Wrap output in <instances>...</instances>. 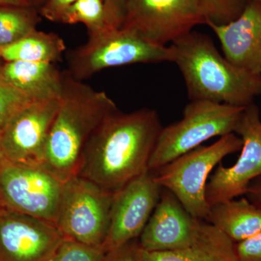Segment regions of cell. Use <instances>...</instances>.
Wrapping results in <instances>:
<instances>
[{
	"label": "cell",
	"instance_id": "obj_1",
	"mask_svg": "<svg viewBox=\"0 0 261 261\" xmlns=\"http://www.w3.org/2000/svg\"><path fill=\"white\" fill-rule=\"evenodd\" d=\"M157 111L119 110L98 126L84 149L78 176L116 192L148 171L151 154L162 129Z\"/></svg>",
	"mask_w": 261,
	"mask_h": 261
},
{
	"label": "cell",
	"instance_id": "obj_2",
	"mask_svg": "<svg viewBox=\"0 0 261 261\" xmlns=\"http://www.w3.org/2000/svg\"><path fill=\"white\" fill-rule=\"evenodd\" d=\"M63 91L51 124L43 167L65 182L78 175L84 149L102 122L118 111L114 101L63 71Z\"/></svg>",
	"mask_w": 261,
	"mask_h": 261
},
{
	"label": "cell",
	"instance_id": "obj_3",
	"mask_svg": "<svg viewBox=\"0 0 261 261\" xmlns=\"http://www.w3.org/2000/svg\"><path fill=\"white\" fill-rule=\"evenodd\" d=\"M168 47L190 100L245 108L261 95V75L230 63L206 34L192 31Z\"/></svg>",
	"mask_w": 261,
	"mask_h": 261
},
{
	"label": "cell",
	"instance_id": "obj_4",
	"mask_svg": "<svg viewBox=\"0 0 261 261\" xmlns=\"http://www.w3.org/2000/svg\"><path fill=\"white\" fill-rule=\"evenodd\" d=\"M245 108L191 101L184 110L180 121L161 129L149 159V171L154 172L213 137L236 133Z\"/></svg>",
	"mask_w": 261,
	"mask_h": 261
},
{
	"label": "cell",
	"instance_id": "obj_5",
	"mask_svg": "<svg viewBox=\"0 0 261 261\" xmlns=\"http://www.w3.org/2000/svg\"><path fill=\"white\" fill-rule=\"evenodd\" d=\"M242 147L241 137L229 134L211 145H200L181 154L152 173L158 183L171 192L189 214L195 219L205 220L211 208L206 187L211 171L225 157Z\"/></svg>",
	"mask_w": 261,
	"mask_h": 261
},
{
	"label": "cell",
	"instance_id": "obj_6",
	"mask_svg": "<svg viewBox=\"0 0 261 261\" xmlns=\"http://www.w3.org/2000/svg\"><path fill=\"white\" fill-rule=\"evenodd\" d=\"M162 62H171L168 46L152 44L121 27L89 34L85 44L68 51L67 70L75 80L83 81L112 67Z\"/></svg>",
	"mask_w": 261,
	"mask_h": 261
},
{
	"label": "cell",
	"instance_id": "obj_7",
	"mask_svg": "<svg viewBox=\"0 0 261 261\" xmlns=\"http://www.w3.org/2000/svg\"><path fill=\"white\" fill-rule=\"evenodd\" d=\"M114 193L78 175L69 178L64 182L57 228L65 238L102 248Z\"/></svg>",
	"mask_w": 261,
	"mask_h": 261
},
{
	"label": "cell",
	"instance_id": "obj_8",
	"mask_svg": "<svg viewBox=\"0 0 261 261\" xmlns=\"http://www.w3.org/2000/svg\"><path fill=\"white\" fill-rule=\"evenodd\" d=\"M64 182L43 166L12 162L0 154V207L56 224Z\"/></svg>",
	"mask_w": 261,
	"mask_h": 261
},
{
	"label": "cell",
	"instance_id": "obj_9",
	"mask_svg": "<svg viewBox=\"0 0 261 261\" xmlns=\"http://www.w3.org/2000/svg\"><path fill=\"white\" fill-rule=\"evenodd\" d=\"M200 24L206 18L197 0H127L121 27L166 47Z\"/></svg>",
	"mask_w": 261,
	"mask_h": 261
},
{
	"label": "cell",
	"instance_id": "obj_10",
	"mask_svg": "<svg viewBox=\"0 0 261 261\" xmlns=\"http://www.w3.org/2000/svg\"><path fill=\"white\" fill-rule=\"evenodd\" d=\"M242 140L241 154L235 164L218 166L206 187L210 206L245 195L249 185L261 176V120L254 103L245 107L236 130Z\"/></svg>",
	"mask_w": 261,
	"mask_h": 261
},
{
	"label": "cell",
	"instance_id": "obj_11",
	"mask_svg": "<svg viewBox=\"0 0 261 261\" xmlns=\"http://www.w3.org/2000/svg\"><path fill=\"white\" fill-rule=\"evenodd\" d=\"M163 187L154 173L145 171L114 193L104 252L111 251L140 236L155 208Z\"/></svg>",
	"mask_w": 261,
	"mask_h": 261
},
{
	"label": "cell",
	"instance_id": "obj_12",
	"mask_svg": "<svg viewBox=\"0 0 261 261\" xmlns=\"http://www.w3.org/2000/svg\"><path fill=\"white\" fill-rule=\"evenodd\" d=\"M60 99L32 102L2 128L0 154L12 162L43 166L44 152Z\"/></svg>",
	"mask_w": 261,
	"mask_h": 261
},
{
	"label": "cell",
	"instance_id": "obj_13",
	"mask_svg": "<svg viewBox=\"0 0 261 261\" xmlns=\"http://www.w3.org/2000/svg\"><path fill=\"white\" fill-rule=\"evenodd\" d=\"M65 239L53 223L0 208V261H50Z\"/></svg>",
	"mask_w": 261,
	"mask_h": 261
},
{
	"label": "cell",
	"instance_id": "obj_14",
	"mask_svg": "<svg viewBox=\"0 0 261 261\" xmlns=\"http://www.w3.org/2000/svg\"><path fill=\"white\" fill-rule=\"evenodd\" d=\"M197 219L187 212L171 192L163 188L159 202L141 233L139 243L148 252L169 251L187 246Z\"/></svg>",
	"mask_w": 261,
	"mask_h": 261
},
{
	"label": "cell",
	"instance_id": "obj_15",
	"mask_svg": "<svg viewBox=\"0 0 261 261\" xmlns=\"http://www.w3.org/2000/svg\"><path fill=\"white\" fill-rule=\"evenodd\" d=\"M230 63L261 75V3L252 0L236 20L225 25L207 23Z\"/></svg>",
	"mask_w": 261,
	"mask_h": 261
},
{
	"label": "cell",
	"instance_id": "obj_16",
	"mask_svg": "<svg viewBox=\"0 0 261 261\" xmlns=\"http://www.w3.org/2000/svg\"><path fill=\"white\" fill-rule=\"evenodd\" d=\"M0 78L18 89L32 102L61 99L63 71L54 63L5 62L0 65Z\"/></svg>",
	"mask_w": 261,
	"mask_h": 261
},
{
	"label": "cell",
	"instance_id": "obj_17",
	"mask_svg": "<svg viewBox=\"0 0 261 261\" xmlns=\"http://www.w3.org/2000/svg\"><path fill=\"white\" fill-rule=\"evenodd\" d=\"M142 261H238L234 243L205 220L197 219L195 235L187 246L169 251L142 250Z\"/></svg>",
	"mask_w": 261,
	"mask_h": 261
},
{
	"label": "cell",
	"instance_id": "obj_18",
	"mask_svg": "<svg viewBox=\"0 0 261 261\" xmlns=\"http://www.w3.org/2000/svg\"><path fill=\"white\" fill-rule=\"evenodd\" d=\"M205 221L239 243L261 231V209L245 197L232 199L211 205Z\"/></svg>",
	"mask_w": 261,
	"mask_h": 261
},
{
	"label": "cell",
	"instance_id": "obj_19",
	"mask_svg": "<svg viewBox=\"0 0 261 261\" xmlns=\"http://www.w3.org/2000/svg\"><path fill=\"white\" fill-rule=\"evenodd\" d=\"M66 50L64 40L58 34L33 31L18 42L0 47L5 62L24 61L56 63L63 59Z\"/></svg>",
	"mask_w": 261,
	"mask_h": 261
},
{
	"label": "cell",
	"instance_id": "obj_20",
	"mask_svg": "<svg viewBox=\"0 0 261 261\" xmlns=\"http://www.w3.org/2000/svg\"><path fill=\"white\" fill-rule=\"evenodd\" d=\"M41 20L36 7L0 5V47L18 42L36 30Z\"/></svg>",
	"mask_w": 261,
	"mask_h": 261
},
{
	"label": "cell",
	"instance_id": "obj_21",
	"mask_svg": "<svg viewBox=\"0 0 261 261\" xmlns=\"http://www.w3.org/2000/svg\"><path fill=\"white\" fill-rule=\"evenodd\" d=\"M61 23L84 24L88 30V34L115 28L111 24L103 0H78L67 10Z\"/></svg>",
	"mask_w": 261,
	"mask_h": 261
},
{
	"label": "cell",
	"instance_id": "obj_22",
	"mask_svg": "<svg viewBox=\"0 0 261 261\" xmlns=\"http://www.w3.org/2000/svg\"><path fill=\"white\" fill-rule=\"evenodd\" d=\"M206 23L225 25L236 20L252 0H197Z\"/></svg>",
	"mask_w": 261,
	"mask_h": 261
},
{
	"label": "cell",
	"instance_id": "obj_23",
	"mask_svg": "<svg viewBox=\"0 0 261 261\" xmlns=\"http://www.w3.org/2000/svg\"><path fill=\"white\" fill-rule=\"evenodd\" d=\"M104 253L101 247L90 246L66 238L50 261H101Z\"/></svg>",
	"mask_w": 261,
	"mask_h": 261
},
{
	"label": "cell",
	"instance_id": "obj_24",
	"mask_svg": "<svg viewBox=\"0 0 261 261\" xmlns=\"http://www.w3.org/2000/svg\"><path fill=\"white\" fill-rule=\"evenodd\" d=\"M31 102L32 101L25 94L0 78V128H3L15 113Z\"/></svg>",
	"mask_w": 261,
	"mask_h": 261
},
{
	"label": "cell",
	"instance_id": "obj_25",
	"mask_svg": "<svg viewBox=\"0 0 261 261\" xmlns=\"http://www.w3.org/2000/svg\"><path fill=\"white\" fill-rule=\"evenodd\" d=\"M234 250L238 261H261V231L234 243Z\"/></svg>",
	"mask_w": 261,
	"mask_h": 261
},
{
	"label": "cell",
	"instance_id": "obj_26",
	"mask_svg": "<svg viewBox=\"0 0 261 261\" xmlns=\"http://www.w3.org/2000/svg\"><path fill=\"white\" fill-rule=\"evenodd\" d=\"M101 261H142V248L136 239L121 247L105 252Z\"/></svg>",
	"mask_w": 261,
	"mask_h": 261
},
{
	"label": "cell",
	"instance_id": "obj_27",
	"mask_svg": "<svg viewBox=\"0 0 261 261\" xmlns=\"http://www.w3.org/2000/svg\"><path fill=\"white\" fill-rule=\"evenodd\" d=\"M78 0H45L39 12L41 16L53 22L61 23L63 15Z\"/></svg>",
	"mask_w": 261,
	"mask_h": 261
},
{
	"label": "cell",
	"instance_id": "obj_28",
	"mask_svg": "<svg viewBox=\"0 0 261 261\" xmlns=\"http://www.w3.org/2000/svg\"><path fill=\"white\" fill-rule=\"evenodd\" d=\"M111 24L115 28H121L124 17L127 0H103Z\"/></svg>",
	"mask_w": 261,
	"mask_h": 261
},
{
	"label": "cell",
	"instance_id": "obj_29",
	"mask_svg": "<svg viewBox=\"0 0 261 261\" xmlns=\"http://www.w3.org/2000/svg\"><path fill=\"white\" fill-rule=\"evenodd\" d=\"M245 195L250 202L261 209V176L251 181Z\"/></svg>",
	"mask_w": 261,
	"mask_h": 261
},
{
	"label": "cell",
	"instance_id": "obj_30",
	"mask_svg": "<svg viewBox=\"0 0 261 261\" xmlns=\"http://www.w3.org/2000/svg\"><path fill=\"white\" fill-rule=\"evenodd\" d=\"M0 5L11 6L36 7L34 0H0ZM37 8V7H36Z\"/></svg>",
	"mask_w": 261,
	"mask_h": 261
},
{
	"label": "cell",
	"instance_id": "obj_31",
	"mask_svg": "<svg viewBox=\"0 0 261 261\" xmlns=\"http://www.w3.org/2000/svg\"><path fill=\"white\" fill-rule=\"evenodd\" d=\"M45 0H34V3H35L36 7L39 9L41 6L43 5V3H44Z\"/></svg>",
	"mask_w": 261,
	"mask_h": 261
},
{
	"label": "cell",
	"instance_id": "obj_32",
	"mask_svg": "<svg viewBox=\"0 0 261 261\" xmlns=\"http://www.w3.org/2000/svg\"><path fill=\"white\" fill-rule=\"evenodd\" d=\"M2 128H0V135H1Z\"/></svg>",
	"mask_w": 261,
	"mask_h": 261
},
{
	"label": "cell",
	"instance_id": "obj_33",
	"mask_svg": "<svg viewBox=\"0 0 261 261\" xmlns=\"http://www.w3.org/2000/svg\"><path fill=\"white\" fill-rule=\"evenodd\" d=\"M257 2H259V3H261V0H257Z\"/></svg>",
	"mask_w": 261,
	"mask_h": 261
},
{
	"label": "cell",
	"instance_id": "obj_34",
	"mask_svg": "<svg viewBox=\"0 0 261 261\" xmlns=\"http://www.w3.org/2000/svg\"><path fill=\"white\" fill-rule=\"evenodd\" d=\"M2 60V58H1V57H0V61H1ZM0 65H1V63H0Z\"/></svg>",
	"mask_w": 261,
	"mask_h": 261
},
{
	"label": "cell",
	"instance_id": "obj_35",
	"mask_svg": "<svg viewBox=\"0 0 261 261\" xmlns=\"http://www.w3.org/2000/svg\"><path fill=\"white\" fill-rule=\"evenodd\" d=\"M0 208H2V207H0Z\"/></svg>",
	"mask_w": 261,
	"mask_h": 261
}]
</instances>
